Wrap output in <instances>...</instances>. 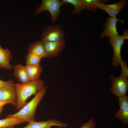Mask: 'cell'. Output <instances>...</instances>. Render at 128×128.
Wrapping results in <instances>:
<instances>
[{"mask_svg": "<svg viewBox=\"0 0 128 128\" xmlns=\"http://www.w3.org/2000/svg\"><path fill=\"white\" fill-rule=\"evenodd\" d=\"M128 29L123 32V35H118L114 37H110L109 41L112 46L113 51V56L112 64L114 67L119 66L122 60L121 51L122 46L126 39H128Z\"/></svg>", "mask_w": 128, "mask_h": 128, "instance_id": "cell-5", "label": "cell"}, {"mask_svg": "<svg viewBox=\"0 0 128 128\" xmlns=\"http://www.w3.org/2000/svg\"><path fill=\"white\" fill-rule=\"evenodd\" d=\"M7 104H11V102H4L0 101V114L3 111L4 106Z\"/></svg>", "mask_w": 128, "mask_h": 128, "instance_id": "cell-23", "label": "cell"}, {"mask_svg": "<svg viewBox=\"0 0 128 128\" xmlns=\"http://www.w3.org/2000/svg\"><path fill=\"white\" fill-rule=\"evenodd\" d=\"M12 58L10 50L7 48H3L0 44V69L8 70L13 69V66L10 63Z\"/></svg>", "mask_w": 128, "mask_h": 128, "instance_id": "cell-13", "label": "cell"}, {"mask_svg": "<svg viewBox=\"0 0 128 128\" xmlns=\"http://www.w3.org/2000/svg\"><path fill=\"white\" fill-rule=\"evenodd\" d=\"M14 76L22 84L27 83L31 81L27 74L25 66L18 64L13 66Z\"/></svg>", "mask_w": 128, "mask_h": 128, "instance_id": "cell-14", "label": "cell"}, {"mask_svg": "<svg viewBox=\"0 0 128 128\" xmlns=\"http://www.w3.org/2000/svg\"><path fill=\"white\" fill-rule=\"evenodd\" d=\"M62 1L65 4L68 3L74 6V9L72 12V14H79L85 10L81 0H62Z\"/></svg>", "mask_w": 128, "mask_h": 128, "instance_id": "cell-19", "label": "cell"}, {"mask_svg": "<svg viewBox=\"0 0 128 128\" xmlns=\"http://www.w3.org/2000/svg\"><path fill=\"white\" fill-rule=\"evenodd\" d=\"M28 52L36 54L42 58H46V55L43 43L41 41H36L29 45Z\"/></svg>", "mask_w": 128, "mask_h": 128, "instance_id": "cell-15", "label": "cell"}, {"mask_svg": "<svg viewBox=\"0 0 128 128\" xmlns=\"http://www.w3.org/2000/svg\"><path fill=\"white\" fill-rule=\"evenodd\" d=\"M42 42L46 53V58L48 59L57 56L62 51L66 46L64 40Z\"/></svg>", "mask_w": 128, "mask_h": 128, "instance_id": "cell-8", "label": "cell"}, {"mask_svg": "<svg viewBox=\"0 0 128 128\" xmlns=\"http://www.w3.org/2000/svg\"><path fill=\"white\" fill-rule=\"evenodd\" d=\"M118 97L120 109L116 113L115 117L119 118L123 123L127 124L128 123V97L125 95Z\"/></svg>", "mask_w": 128, "mask_h": 128, "instance_id": "cell-12", "label": "cell"}, {"mask_svg": "<svg viewBox=\"0 0 128 128\" xmlns=\"http://www.w3.org/2000/svg\"><path fill=\"white\" fill-rule=\"evenodd\" d=\"M95 122L91 118L88 122L84 124L80 128H94L95 126Z\"/></svg>", "mask_w": 128, "mask_h": 128, "instance_id": "cell-22", "label": "cell"}, {"mask_svg": "<svg viewBox=\"0 0 128 128\" xmlns=\"http://www.w3.org/2000/svg\"><path fill=\"white\" fill-rule=\"evenodd\" d=\"M46 88L44 86L35 96L17 112L8 115V117H14L29 122L34 120L37 108L46 93Z\"/></svg>", "mask_w": 128, "mask_h": 128, "instance_id": "cell-2", "label": "cell"}, {"mask_svg": "<svg viewBox=\"0 0 128 128\" xmlns=\"http://www.w3.org/2000/svg\"><path fill=\"white\" fill-rule=\"evenodd\" d=\"M28 76L31 81L39 79L43 69L40 64L33 65H26L25 66Z\"/></svg>", "mask_w": 128, "mask_h": 128, "instance_id": "cell-16", "label": "cell"}, {"mask_svg": "<svg viewBox=\"0 0 128 128\" xmlns=\"http://www.w3.org/2000/svg\"><path fill=\"white\" fill-rule=\"evenodd\" d=\"M28 123L27 125L21 128H51L53 126L62 128H66L68 125L67 123L62 122L56 119L41 121H37L34 120Z\"/></svg>", "mask_w": 128, "mask_h": 128, "instance_id": "cell-9", "label": "cell"}, {"mask_svg": "<svg viewBox=\"0 0 128 128\" xmlns=\"http://www.w3.org/2000/svg\"><path fill=\"white\" fill-rule=\"evenodd\" d=\"M107 0H81L85 9L93 11L98 8L99 4L100 3H104Z\"/></svg>", "mask_w": 128, "mask_h": 128, "instance_id": "cell-18", "label": "cell"}, {"mask_svg": "<svg viewBox=\"0 0 128 128\" xmlns=\"http://www.w3.org/2000/svg\"><path fill=\"white\" fill-rule=\"evenodd\" d=\"M119 64L120 65L121 69V75L127 78L128 77V68L125 60H122Z\"/></svg>", "mask_w": 128, "mask_h": 128, "instance_id": "cell-21", "label": "cell"}, {"mask_svg": "<svg viewBox=\"0 0 128 128\" xmlns=\"http://www.w3.org/2000/svg\"><path fill=\"white\" fill-rule=\"evenodd\" d=\"M110 78L112 80L111 92L118 97L126 95L128 89L127 78L121 75L117 77L111 76Z\"/></svg>", "mask_w": 128, "mask_h": 128, "instance_id": "cell-7", "label": "cell"}, {"mask_svg": "<svg viewBox=\"0 0 128 128\" xmlns=\"http://www.w3.org/2000/svg\"><path fill=\"white\" fill-rule=\"evenodd\" d=\"M5 82V81H4L0 79V86L3 84Z\"/></svg>", "mask_w": 128, "mask_h": 128, "instance_id": "cell-24", "label": "cell"}, {"mask_svg": "<svg viewBox=\"0 0 128 128\" xmlns=\"http://www.w3.org/2000/svg\"><path fill=\"white\" fill-rule=\"evenodd\" d=\"M127 4V1L126 0H121L117 3L110 4L100 3L99 4L98 8L105 11L110 17H116Z\"/></svg>", "mask_w": 128, "mask_h": 128, "instance_id": "cell-11", "label": "cell"}, {"mask_svg": "<svg viewBox=\"0 0 128 128\" xmlns=\"http://www.w3.org/2000/svg\"><path fill=\"white\" fill-rule=\"evenodd\" d=\"M65 4L59 0H42L40 5L35 9V14L37 15L45 11H48L52 21L55 23L61 11V7Z\"/></svg>", "mask_w": 128, "mask_h": 128, "instance_id": "cell-3", "label": "cell"}, {"mask_svg": "<svg viewBox=\"0 0 128 128\" xmlns=\"http://www.w3.org/2000/svg\"><path fill=\"white\" fill-rule=\"evenodd\" d=\"M14 80L5 81L0 86V101L9 102L16 106V94Z\"/></svg>", "mask_w": 128, "mask_h": 128, "instance_id": "cell-6", "label": "cell"}, {"mask_svg": "<svg viewBox=\"0 0 128 128\" xmlns=\"http://www.w3.org/2000/svg\"><path fill=\"white\" fill-rule=\"evenodd\" d=\"M13 128V127H9V128Z\"/></svg>", "mask_w": 128, "mask_h": 128, "instance_id": "cell-25", "label": "cell"}, {"mask_svg": "<svg viewBox=\"0 0 128 128\" xmlns=\"http://www.w3.org/2000/svg\"><path fill=\"white\" fill-rule=\"evenodd\" d=\"M24 122L23 120L14 117H7L5 119H0V128L13 127Z\"/></svg>", "mask_w": 128, "mask_h": 128, "instance_id": "cell-17", "label": "cell"}, {"mask_svg": "<svg viewBox=\"0 0 128 128\" xmlns=\"http://www.w3.org/2000/svg\"><path fill=\"white\" fill-rule=\"evenodd\" d=\"M42 58L32 53L28 52L25 57L26 65H33L40 64Z\"/></svg>", "mask_w": 128, "mask_h": 128, "instance_id": "cell-20", "label": "cell"}, {"mask_svg": "<svg viewBox=\"0 0 128 128\" xmlns=\"http://www.w3.org/2000/svg\"><path fill=\"white\" fill-rule=\"evenodd\" d=\"M44 82L41 79L31 81L24 84H15L16 94V107L20 110L27 103L28 98L33 95H35L44 86Z\"/></svg>", "mask_w": 128, "mask_h": 128, "instance_id": "cell-1", "label": "cell"}, {"mask_svg": "<svg viewBox=\"0 0 128 128\" xmlns=\"http://www.w3.org/2000/svg\"><path fill=\"white\" fill-rule=\"evenodd\" d=\"M64 32L59 24H52L45 27L41 36L42 42H52L64 40Z\"/></svg>", "mask_w": 128, "mask_h": 128, "instance_id": "cell-4", "label": "cell"}, {"mask_svg": "<svg viewBox=\"0 0 128 128\" xmlns=\"http://www.w3.org/2000/svg\"><path fill=\"white\" fill-rule=\"evenodd\" d=\"M119 21L124 22L123 20L117 19L116 17H110L107 18L104 24V29L99 36L112 37L118 35L117 25V22Z\"/></svg>", "mask_w": 128, "mask_h": 128, "instance_id": "cell-10", "label": "cell"}]
</instances>
